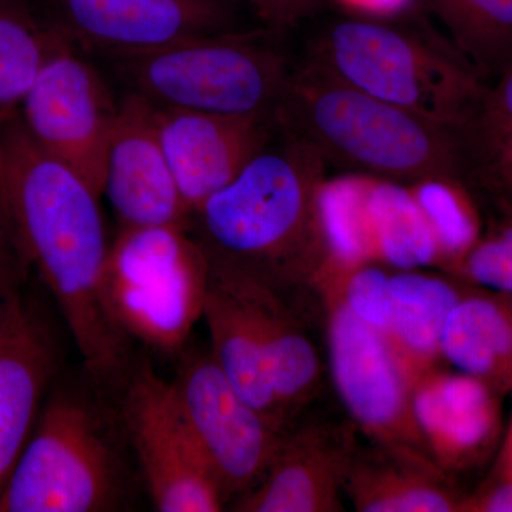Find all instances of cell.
I'll use <instances>...</instances> for the list:
<instances>
[{
	"label": "cell",
	"mask_w": 512,
	"mask_h": 512,
	"mask_svg": "<svg viewBox=\"0 0 512 512\" xmlns=\"http://www.w3.org/2000/svg\"><path fill=\"white\" fill-rule=\"evenodd\" d=\"M100 195L23 126H0V211L19 251L55 299L84 370L97 387L121 386L133 345L104 311L101 278L110 244Z\"/></svg>",
	"instance_id": "1"
},
{
	"label": "cell",
	"mask_w": 512,
	"mask_h": 512,
	"mask_svg": "<svg viewBox=\"0 0 512 512\" xmlns=\"http://www.w3.org/2000/svg\"><path fill=\"white\" fill-rule=\"evenodd\" d=\"M281 136L202 202L190 229L212 264L252 276L301 308L328 258L318 214L326 164L308 144Z\"/></svg>",
	"instance_id": "2"
},
{
	"label": "cell",
	"mask_w": 512,
	"mask_h": 512,
	"mask_svg": "<svg viewBox=\"0 0 512 512\" xmlns=\"http://www.w3.org/2000/svg\"><path fill=\"white\" fill-rule=\"evenodd\" d=\"M276 130L325 164L400 184L470 177L460 131L357 89L306 57L293 66Z\"/></svg>",
	"instance_id": "3"
},
{
	"label": "cell",
	"mask_w": 512,
	"mask_h": 512,
	"mask_svg": "<svg viewBox=\"0 0 512 512\" xmlns=\"http://www.w3.org/2000/svg\"><path fill=\"white\" fill-rule=\"evenodd\" d=\"M284 35L242 28L111 60L160 109L274 119L293 69Z\"/></svg>",
	"instance_id": "4"
},
{
	"label": "cell",
	"mask_w": 512,
	"mask_h": 512,
	"mask_svg": "<svg viewBox=\"0 0 512 512\" xmlns=\"http://www.w3.org/2000/svg\"><path fill=\"white\" fill-rule=\"evenodd\" d=\"M308 59L377 99L461 131L485 82L456 50L384 19L330 22Z\"/></svg>",
	"instance_id": "5"
},
{
	"label": "cell",
	"mask_w": 512,
	"mask_h": 512,
	"mask_svg": "<svg viewBox=\"0 0 512 512\" xmlns=\"http://www.w3.org/2000/svg\"><path fill=\"white\" fill-rule=\"evenodd\" d=\"M113 427L89 394L50 390L0 493V512L121 510L128 474Z\"/></svg>",
	"instance_id": "6"
},
{
	"label": "cell",
	"mask_w": 512,
	"mask_h": 512,
	"mask_svg": "<svg viewBox=\"0 0 512 512\" xmlns=\"http://www.w3.org/2000/svg\"><path fill=\"white\" fill-rule=\"evenodd\" d=\"M210 279V256L190 228H120L104 265L101 301L131 342L177 357L202 319Z\"/></svg>",
	"instance_id": "7"
},
{
	"label": "cell",
	"mask_w": 512,
	"mask_h": 512,
	"mask_svg": "<svg viewBox=\"0 0 512 512\" xmlns=\"http://www.w3.org/2000/svg\"><path fill=\"white\" fill-rule=\"evenodd\" d=\"M121 387V427L136 454L154 508L161 512L221 511L227 500L171 383L144 359L133 363Z\"/></svg>",
	"instance_id": "8"
},
{
	"label": "cell",
	"mask_w": 512,
	"mask_h": 512,
	"mask_svg": "<svg viewBox=\"0 0 512 512\" xmlns=\"http://www.w3.org/2000/svg\"><path fill=\"white\" fill-rule=\"evenodd\" d=\"M313 295L325 316L330 375L353 426L372 444L431 458L414 417L412 384L383 333L355 318L329 289Z\"/></svg>",
	"instance_id": "9"
},
{
	"label": "cell",
	"mask_w": 512,
	"mask_h": 512,
	"mask_svg": "<svg viewBox=\"0 0 512 512\" xmlns=\"http://www.w3.org/2000/svg\"><path fill=\"white\" fill-rule=\"evenodd\" d=\"M178 357L171 387L188 426L220 484L234 501L261 483L284 440L234 389L211 350L187 346Z\"/></svg>",
	"instance_id": "10"
},
{
	"label": "cell",
	"mask_w": 512,
	"mask_h": 512,
	"mask_svg": "<svg viewBox=\"0 0 512 512\" xmlns=\"http://www.w3.org/2000/svg\"><path fill=\"white\" fill-rule=\"evenodd\" d=\"M239 0H45L42 18L80 52L117 59L242 29Z\"/></svg>",
	"instance_id": "11"
},
{
	"label": "cell",
	"mask_w": 512,
	"mask_h": 512,
	"mask_svg": "<svg viewBox=\"0 0 512 512\" xmlns=\"http://www.w3.org/2000/svg\"><path fill=\"white\" fill-rule=\"evenodd\" d=\"M117 114L119 101L74 47L46 64L19 107L20 120L36 143L82 175L100 197Z\"/></svg>",
	"instance_id": "12"
},
{
	"label": "cell",
	"mask_w": 512,
	"mask_h": 512,
	"mask_svg": "<svg viewBox=\"0 0 512 512\" xmlns=\"http://www.w3.org/2000/svg\"><path fill=\"white\" fill-rule=\"evenodd\" d=\"M103 194L120 228L191 227V215L168 164L156 104L130 92L119 101L107 150Z\"/></svg>",
	"instance_id": "13"
},
{
	"label": "cell",
	"mask_w": 512,
	"mask_h": 512,
	"mask_svg": "<svg viewBox=\"0 0 512 512\" xmlns=\"http://www.w3.org/2000/svg\"><path fill=\"white\" fill-rule=\"evenodd\" d=\"M59 367L55 332L22 289L0 318V493L32 436Z\"/></svg>",
	"instance_id": "14"
},
{
	"label": "cell",
	"mask_w": 512,
	"mask_h": 512,
	"mask_svg": "<svg viewBox=\"0 0 512 512\" xmlns=\"http://www.w3.org/2000/svg\"><path fill=\"white\" fill-rule=\"evenodd\" d=\"M309 421L286 431L261 483L232 501L239 512L342 511L340 495L357 441L355 426Z\"/></svg>",
	"instance_id": "15"
},
{
	"label": "cell",
	"mask_w": 512,
	"mask_h": 512,
	"mask_svg": "<svg viewBox=\"0 0 512 512\" xmlns=\"http://www.w3.org/2000/svg\"><path fill=\"white\" fill-rule=\"evenodd\" d=\"M157 109L161 144L191 218L271 143L276 130L268 117Z\"/></svg>",
	"instance_id": "16"
},
{
	"label": "cell",
	"mask_w": 512,
	"mask_h": 512,
	"mask_svg": "<svg viewBox=\"0 0 512 512\" xmlns=\"http://www.w3.org/2000/svg\"><path fill=\"white\" fill-rule=\"evenodd\" d=\"M413 410L431 458L444 471L483 466L503 434L501 396L487 384L436 367L412 386Z\"/></svg>",
	"instance_id": "17"
},
{
	"label": "cell",
	"mask_w": 512,
	"mask_h": 512,
	"mask_svg": "<svg viewBox=\"0 0 512 512\" xmlns=\"http://www.w3.org/2000/svg\"><path fill=\"white\" fill-rule=\"evenodd\" d=\"M227 275L254 316L268 357L272 384L289 429L322 387V360L305 313L281 292L252 276L212 264Z\"/></svg>",
	"instance_id": "18"
},
{
	"label": "cell",
	"mask_w": 512,
	"mask_h": 512,
	"mask_svg": "<svg viewBox=\"0 0 512 512\" xmlns=\"http://www.w3.org/2000/svg\"><path fill=\"white\" fill-rule=\"evenodd\" d=\"M343 494L360 512H461L466 497L430 457L372 443L357 446Z\"/></svg>",
	"instance_id": "19"
},
{
	"label": "cell",
	"mask_w": 512,
	"mask_h": 512,
	"mask_svg": "<svg viewBox=\"0 0 512 512\" xmlns=\"http://www.w3.org/2000/svg\"><path fill=\"white\" fill-rule=\"evenodd\" d=\"M202 319L210 332L211 355L228 382L272 426L288 431L254 316L228 276L212 265Z\"/></svg>",
	"instance_id": "20"
},
{
	"label": "cell",
	"mask_w": 512,
	"mask_h": 512,
	"mask_svg": "<svg viewBox=\"0 0 512 512\" xmlns=\"http://www.w3.org/2000/svg\"><path fill=\"white\" fill-rule=\"evenodd\" d=\"M461 279L419 271L390 276V319L384 338L410 384L440 367L448 315L467 291Z\"/></svg>",
	"instance_id": "21"
},
{
	"label": "cell",
	"mask_w": 512,
	"mask_h": 512,
	"mask_svg": "<svg viewBox=\"0 0 512 512\" xmlns=\"http://www.w3.org/2000/svg\"><path fill=\"white\" fill-rule=\"evenodd\" d=\"M471 288L448 315L441 357L503 397L512 390V298Z\"/></svg>",
	"instance_id": "22"
},
{
	"label": "cell",
	"mask_w": 512,
	"mask_h": 512,
	"mask_svg": "<svg viewBox=\"0 0 512 512\" xmlns=\"http://www.w3.org/2000/svg\"><path fill=\"white\" fill-rule=\"evenodd\" d=\"M367 210L377 264L396 271L439 268L436 239L409 185L370 178Z\"/></svg>",
	"instance_id": "23"
},
{
	"label": "cell",
	"mask_w": 512,
	"mask_h": 512,
	"mask_svg": "<svg viewBox=\"0 0 512 512\" xmlns=\"http://www.w3.org/2000/svg\"><path fill=\"white\" fill-rule=\"evenodd\" d=\"M66 47H73L22 0L0 2V117L9 119L37 77Z\"/></svg>",
	"instance_id": "24"
},
{
	"label": "cell",
	"mask_w": 512,
	"mask_h": 512,
	"mask_svg": "<svg viewBox=\"0 0 512 512\" xmlns=\"http://www.w3.org/2000/svg\"><path fill=\"white\" fill-rule=\"evenodd\" d=\"M451 46L480 76L494 82L512 66V0H429Z\"/></svg>",
	"instance_id": "25"
},
{
	"label": "cell",
	"mask_w": 512,
	"mask_h": 512,
	"mask_svg": "<svg viewBox=\"0 0 512 512\" xmlns=\"http://www.w3.org/2000/svg\"><path fill=\"white\" fill-rule=\"evenodd\" d=\"M372 175L348 174L328 180L319 188L320 231L329 261L339 265L375 262L370 238L369 198Z\"/></svg>",
	"instance_id": "26"
},
{
	"label": "cell",
	"mask_w": 512,
	"mask_h": 512,
	"mask_svg": "<svg viewBox=\"0 0 512 512\" xmlns=\"http://www.w3.org/2000/svg\"><path fill=\"white\" fill-rule=\"evenodd\" d=\"M460 134L470 177L477 175L495 187L512 177V66L485 83Z\"/></svg>",
	"instance_id": "27"
},
{
	"label": "cell",
	"mask_w": 512,
	"mask_h": 512,
	"mask_svg": "<svg viewBox=\"0 0 512 512\" xmlns=\"http://www.w3.org/2000/svg\"><path fill=\"white\" fill-rule=\"evenodd\" d=\"M409 188L436 239L439 268L453 276L483 237L476 204L457 178H427Z\"/></svg>",
	"instance_id": "28"
},
{
	"label": "cell",
	"mask_w": 512,
	"mask_h": 512,
	"mask_svg": "<svg viewBox=\"0 0 512 512\" xmlns=\"http://www.w3.org/2000/svg\"><path fill=\"white\" fill-rule=\"evenodd\" d=\"M453 276L464 284L512 298V221L481 237Z\"/></svg>",
	"instance_id": "29"
},
{
	"label": "cell",
	"mask_w": 512,
	"mask_h": 512,
	"mask_svg": "<svg viewBox=\"0 0 512 512\" xmlns=\"http://www.w3.org/2000/svg\"><path fill=\"white\" fill-rule=\"evenodd\" d=\"M251 10L259 26L286 33L316 15L323 0H239Z\"/></svg>",
	"instance_id": "30"
},
{
	"label": "cell",
	"mask_w": 512,
	"mask_h": 512,
	"mask_svg": "<svg viewBox=\"0 0 512 512\" xmlns=\"http://www.w3.org/2000/svg\"><path fill=\"white\" fill-rule=\"evenodd\" d=\"M461 512H512V461L498 457L487 481L464 497Z\"/></svg>",
	"instance_id": "31"
},
{
	"label": "cell",
	"mask_w": 512,
	"mask_h": 512,
	"mask_svg": "<svg viewBox=\"0 0 512 512\" xmlns=\"http://www.w3.org/2000/svg\"><path fill=\"white\" fill-rule=\"evenodd\" d=\"M29 269L0 211V318L13 296L22 291Z\"/></svg>",
	"instance_id": "32"
},
{
	"label": "cell",
	"mask_w": 512,
	"mask_h": 512,
	"mask_svg": "<svg viewBox=\"0 0 512 512\" xmlns=\"http://www.w3.org/2000/svg\"><path fill=\"white\" fill-rule=\"evenodd\" d=\"M362 18L389 19L406 12L414 0H335Z\"/></svg>",
	"instance_id": "33"
},
{
	"label": "cell",
	"mask_w": 512,
	"mask_h": 512,
	"mask_svg": "<svg viewBox=\"0 0 512 512\" xmlns=\"http://www.w3.org/2000/svg\"><path fill=\"white\" fill-rule=\"evenodd\" d=\"M498 190L503 191L507 197L512 200V177L505 180L503 184L498 185Z\"/></svg>",
	"instance_id": "34"
},
{
	"label": "cell",
	"mask_w": 512,
	"mask_h": 512,
	"mask_svg": "<svg viewBox=\"0 0 512 512\" xmlns=\"http://www.w3.org/2000/svg\"><path fill=\"white\" fill-rule=\"evenodd\" d=\"M505 436H512V419H511L510 429H508L507 434H505Z\"/></svg>",
	"instance_id": "35"
},
{
	"label": "cell",
	"mask_w": 512,
	"mask_h": 512,
	"mask_svg": "<svg viewBox=\"0 0 512 512\" xmlns=\"http://www.w3.org/2000/svg\"><path fill=\"white\" fill-rule=\"evenodd\" d=\"M10 119V117H9ZM8 120V119H3V117H0V126H2L3 123H5V121Z\"/></svg>",
	"instance_id": "36"
},
{
	"label": "cell",
	"mask_w": 512,
	"mask_h": 512,
	"mask_svg": "<svg viewBox=\"0 0 512 512\" xmlns=\"http://www.w3.org/2000/svg\"><path fill=\"white\" fill-rule=\"evenodd\" d=\"M0 2H2V0H0Z\"/></svg>",
	"instance_id": "37"
}]
</instances>
